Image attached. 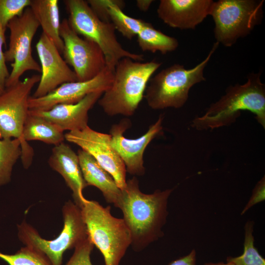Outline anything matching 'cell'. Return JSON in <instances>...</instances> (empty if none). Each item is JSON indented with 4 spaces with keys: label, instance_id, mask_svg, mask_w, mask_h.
<instances>
[{
    "label": "cell",
    "instance_id": "cell-1",
    "mask_svg": "<svg viewBox=\"0 0 265 265\" xmlns=\"http://www.w3.org/2000/svg\"><path fill=\"white\" fill-rule=\"evenodd\" d=\"M137 179L127 181L117 208L131 235V245L141 251L163 236L162 228L168 215L167 203L173 189L156 190L152 194L143 193Z\"/></svg>",
    "mask_w": 265,
    "mask_h": 265
},
{
    "label": "cell",
    "instance_id": "cell-2",
    "mask_svg": "<svg viewBox=\"0 0 265 265\" xmlns=\"http://www.w3.org/2000/svg\"><path fill=\"white\" fill-rule=\"evenodd\" d=\"M242 110L252 112L265 128V85L260 72L249 74L244 84L227 88L225 94L211 104L203 115L192 121L191 126L199 131L228 126L236 121Z\"/></svg>",
    "mask_w": 265,
    "mask_h": 265
},
{
    "label": "cell",
    "instance_id": "cell-3",
    "mask_svg": "<svg viewBox=\"0 0 265 265\" xmlns=\"http://www.w3.org/2000/svg\"><path fill=\"white\" fill-rule=\"evenodd\" d=\"M161 64L155 60L142 62L129 57L120 59L114 68L111 85L98 101L105 113L110 116L132 115L149 80Z\"/></svg>",
    "mask_w": 265,
    "mask_h": 265
},
{
    "label": "cell",
    "instance_id": "cell-4",
    "mask_svg": "<svg viewBox=\"0 0 265 265\" xmlns=\"http://www.w3.org/2000/svg\"><path fill=\"white\" fill-rule=\"evenodd\" d=\"M218 45L215 42L206 57L192 68L174 64L151 78L144 95L149 106L156 110L182 107L188 100L191 88L206 80L204 69Z\"/></svg>",
    "mask_w": 265,
    "mask_h": 265
},
{
    "label": "cell",
    "instance_id": "cell-5",
    "mask_svg": "<svg viewBox=\"0 0 265 265\" xmlns=\"http://www.w3.org/2000/svg\"><path fill=\"white\" fill-rule=\"evenodd\" d=\"M80 208L88 236L102 254L105 265H119L132 242L123 219L113 216L110 206L94 200L84 198Z\"/></svg>",
    "mask_w": 265,
    "mask_h": 265
},
{
    "label": "cell",
    "instance_id": "cell-6",
    "mask_svg": "<svg viewBox=\"0 0 265 265\" xmlns=\"http://www.w3.org/2000/svg\"><path fill=\"white\" fill-rule=\"evenodd\" d=\"M63 2L68 13L67 19L70 27L79 35L93 41L100 48L108 69L114 72L118 61L124 57L143 60L142 54L123 48L117 39L113 25L101 20L86 0H65Z\"/></svg>",
    "mask_w": 265,
    "mask_h": 265
},
{
    "label": "cell",
    "instance_id": "cell-7",
    "mask_svg": "<svg viewBox=\"0 0 265 265\" xmlns=\"http://www.w3.org/2000/svg\"><path fill=\"white\" fill-rule=\"evenodd\" d=\"M63 229L56 238L47 240L37 231L23 221L18 225V237L26 246L43 254L52 265H61L64 252L75 248L88 237L80 208L69 200L62 208Z\"/></svg>",
    "mask_w": 265,
    "mask_h": 265
},
{
    "label": "cell",
    "instance_id": "cell-8",
    "mask_svg": "<svg viewBox=\"0 0 265 265\" xmlns=\"http://www.w3.org/2000/svg\"><path fill=\"white\" fill-rule=\"evenodd\" d=\"M264 0H219L210 11L214 21V35L226 47L245 37L262 22Z\"/></svg>",
    "mask_w": 265,
    "mask_h": 265
},
{
    "label": "cell",
    "instance_id": "cell-9",
    "mask_svg": "<svg viewBox=\"0 0 265 265\" xmlns=\"http://www.w3.org/2000/svg\"><path fill=\"white\" fill-rule=\"evenodd\" d=\"M40 79L39 75L27 77L5 87L0 94V138H15L20 141L21 158L25 168L31 163L33 150L23 138V129L29 110L30 94Z\"/></svg>",
    "mask_w": 265,
    "mask_h": 265
},
{
    "label": "cell",
    "instance_id": "cell-10",
    "mask_svg": "<svg viewBox=\"0 0 265 265\" xmlns=\"http://www.w3.org/2000/svg\"><path fill=\"white\" fill-rule=\"evenodd\" d=\"M39 26L29 7L21 16L15 17L8 24L9 42L8 48L4 52V56L6 62L12 63L11 71L5 82V87L19 82L26 71L41 72L40 65L33 58L31 49L32 39Z\"/></svg>",
    "mask_w": 265,
    "mask_h": 265
},
{
    "label": "cell",
    "instance_id": "cell-11",
    "mask_svg": "<svg viewBox=\"0 0 265 265\" xmlns=\"http://www.w3.org/2000/svg\"><path fill=\"white\" fill-rule=\"evenodd\" d=\"M60 36L63 42V59L73 68L78 81L90 80L106 68L105 56L100 48L76 33L67 19L61 22Z\"/></svg>",
    "mask_w": 265,
    "mask_h": 265
},
{
    "label": "cell",
    "instance_id": "cell-12",
    "mask_svg": "<svg viewBox=\"0 0 265 265\" xmlns=\"http://www.w3.org/2000/svg\"><path fill=\"white\" fill-rule=\"evenodd\" d=\"M67 141L78 145L92 156L113 178L123 190L126 186V169L117 153L112 147L110 134L91 129L69 132L64 135Z\"/></svg>",
    "mask_w": 265,
    "mask_h": 265
},
{
    "label": "cell",
    "instance_id": "cell-13",
    "mask_svg": "<svg viewBox=\"0 0 265 265\" xmlns=\"http://www.w3.org/2000/svg\"><path fill=\"white\" fill-rule=\"evenodd\" d=\"M163 117L161 114L145 134L136 139L128 138L124 135V132L131 125L129 119H123L112 126L109 131L111 145L122 159L127 172L130 174L136 176L144 174V151L151 141L161 132Z\"/></svg>",
    "mask_w": 265,
    "mask_h": 265
},
{
    "label": "cell",
    "instance_id": "cell-14",
    "mask_svg": "<svg viewBox=\"0 0 265 265\" xmlns=\"http://www.w3.org/2000/svg\"><path fill=\"white\" fill-rule=\"evenodd\" d=\"M113 73L106 67L100 74L90 80L66 82L43 97L30 96L29 109L46 111L58 104L77 103L92 93L104 92L112 84Z\"/></svg>",
    "mask_w": 265,
    "mask_h": 265
},
{
    "label": "cell",
    "instance_id": "cell-15",
    "mask_svg": "<svg viewBox=\"0 0 265 265\" xmlns=\"http://www.w3.org/2000/svg\"><path fill=\"white\" fill-rule=\"evenodd\" d=\"M36 49L40 62V79L32 97H43L63 83L76 81L77 76L52 41L41 34Z\"/></svg>",
    "mask_w": 265,
    "mask_h": 265
},
{
    "label": "cell",
    "instance_id": "cell-16",
    "mask_svg": "<svg viewBox=\"0 0 265 265\" xmlns=\"http://www.w3.org/2000/svg\"><path fill=\"white\" fill-rule=\"evenodd\" d=\"M212 0H161L159 18L168 26L181 30L194 29L209 15Z\"/></svg>",
    "mask_w": 265,
    "mask_h": 265
},
{
    "label": "cell",
    "instance_id": "cell-17",
    "mask_svg": "<svg viewBox=\"0 0 265 265\" xmlns=\"http://www.w3.org/2000/svg\"><path fill=\"white\" fill-rule=\"evenodd\" d=\"M103 93H92L77 103L58 104L46 111H29L46 119L63 132L81 130L88 126V111Z\"/></svg>",
    "mask_w": 265,
    "mask_h": 265
},
{
    "label": "cell",
    "instance_id": "cell-18",
    "mask_svg": "<svg viewBox=\"0 0 265 265\" xmlns=\"http://www.w3.org/2000/svg\"><path fill=\"white\" fill-rule=\"evenodd\" d=\"M49 164L62 177L72 191L74 203L80 207L85 198L83 189L87 185L82 176L78 154L68 145L62 142L52 149Z\"/></svg>",
    "mask_w": 265,
    "mask_h": 265
},
{
    "label": "cell",
    "instance_id": "cell-19",
    "mask_svg": "<svg viewBox=\"0 0 265 265\" xmlns=\"http://www.w3.org/2000/svg\"><path fill=\"white\" fill-rule=\"evenodd\" d=\"M78 156L82 176L87 186L98 188L106 201L117 208L122 191L112 176L85 151L79 150Z\"/></svg>",
    "mask_w": 265,
    "mask_h": 265
},
{
    "label": "cell",
    "instance_id": "cell-20",
    "mask_svg": "<svg viewBox=\"0 0 265 265\" xmlns=\"http://www.w3.org/2000/svg\"><path fill=\"white\" fill-rule=\"evenodd\" d=\"M58 3V0H31L29 7L41 26L42 32L62 53L64 45L60 36L61 22Z\"/></svg>",
    "mask_w": 265,
    "mask_h": 265
},
{
    "label": "cell",
    "instance_id": "cell-21",
    "mask_svg": "<svg viewBox=\"0 0 265 265\" xmlns=\"http://www.w3.org/2000/svg\"><path fill=\"white\" fill-rule=\"evenodd\" d=\"M63 132L57 126L29 110L24 124L23 135L26 142L38 140L56 146L65 140Z\"/></svg>",
    "mask_w": 265,
    "mask_h": 265
},
{
    "label": "cell",
    "instance_id": "cell-22",
    "mask_svg": "<svg viewBox=\"0 0 265 265\" xmlns=\"http://www.w3.org/2000/svg\"><path fill=\"white\" fill-rule=\"evenodd\" d=\"M125 6V3L123 0H110L108 13L110 22L113 25L115 29L120 32L124 37L131 40L137 36L138 33L150 23L127 15L123 11Z\"/></svg>",
    "mask_w": 265,
    "mask_h": 265
},
{
    "label": "cell",
    "instance_id": "cell-23",
    "mask_svg": "<svg viewBox=\"0 0 265 265\" xmlns=\"http://www.w3.org/2000/svg\"><path fill=\"white\" fill-rule=\"evenodd\" d=\"M137 41L142 51L159 52L162 54L174 51L179 46L176 38L156 29L151 23L138 33Z\"/></svg>",
    "mask_w": 265,
    "mask_h": 265
},
{
    "label": "cell",
    "instance_id": "cell-24",
    "mask_svg": "<svg viewBox=\"0 0 265 265\" xmlns=\"http://www.w3.org/2000/svg\"><path fill=\"white\" fill-rule=\"evenodd\" d=\"M21 155L18 139L0 138V186L10 181L13 166Z\"/></svg>",
    "mask_w": 265,
    "mask_h": 265
},
{
    "label": "cell",
    "instance_id": "cell-25",
    "mask_svg": "<svg viewBox=\"0 0 265 265\" xmlns=\"http://www.w3.org/2000/svg\"><path fill=\"white\" fill-rule=\"evenodd\" d=\"M253 222H247L245 226L244 250L242 255L237 257H229L227 262L234 265H265V260L258 252L254 245Z\"/></svg>",
    "mask_w": 265,
    "mask_h": 265
},
{
    "label": "cell",
    "instance_id": "cell-26",
    "mask_svg": "<svg viewBox=\"0 0 265 265\" xmlns=\"http://www.w3.org/2000/svg\"><path fill=\"white\" fill-rule=\"evenodd\" d=\"M0 258L9 265H52L43 254L27 246L21 248L14 254L0 252Z\"/></svg>",
    "mask_w": 265,
    "mask_h": 265
},
{
    "label": "cell",
    "instance_id": "cell-27",
    "mask_svg": "<svg viewBox=\"0 0 265 265\" xmlns=\"http://www.w3.org/2000/svg\"><path fill=\"white\" fill-rule=\"evenodd\" d=\"M31 0H0V23L6 31L9 22L29 7Z\"/></svg>",
    "mask_w": 265,
    "mask_h": 265
},
{
    "label": "cell",
    "instance_id": "cell-28",
    "mask_svg": "<svg viewBox=\"0 0 265 265\" xmlns=\"http://www.w3.org/2000/svg\"><path fill=\"white\" fill-rule=\"evenodd\" d=\"M94 246L88 236L74 248L73 254L65 265H93L90 255Z\"/></svg>",
    "mask_w": 265,
    "mask_h": 265
},
{
    "label": "cell",
    "instance_id": "cell-29",
    "mask_svg": "<svg viewBox=\"0 0 265 265\" xmlns=\"http://www.w3.org/2000/svg\"><path fill=\"white\" fill-rule=\"evenodd\" d=\"M88 4L96 15L102 21L110 22L108 13L110 0H87Z\"/></svg>",
    "mask_w": 265,
    "mask_h": 265
},
{
    "label": "cell",
    "instance_id": "cell-30",
    "mask_svg": "<svg viewBox=\"0 0 265 265\" xmlns=\"http://www.w3.org/2000/svg\"><path fill=\"white\" fill-rule=\"evenodd\" d=\"M265 199V179L264 176L256 185L249 201L241 212L244 214L247 210L256 204L264 201Z\"/></svg>",
    "mask_w": 265,
    "mask_h": 265
},
{
    "label": "cell",
    "instance_id": "cell-31",
    "mask_svg": "<svg viewBox=\"0 0 265 265\" xmlns=\"http://www.w3.org/2000/svg\"><path fill=\"white\" fill-rule=\"evenodd\" d=\"M5 30L3 28L0 23V84L4 87L5 82L9 73L5 60L3 46L5 44Z\"/></svg>",
    "mask_w": 265,
    "mask_h": 265
},
{
    "label": "cell",
    "instance_id": "cell-32",
    "mask_svg": "<svg viewBox=\"0 0 265 265\" xmlns=\"http://www.w3.org/2000/svg\"><path fill=\"white\" fill-rule=\"evenodd\" d=\"M196 252L192 250L186 256L175 260L168 265H196Z\"/></svg>",
    "mask_w": 265,
    "mask_h": 265
},
{
    "label": "cell",
    "instance_id": "cell-33",
    "mask_svg": "<svg viewBox=\"0 0 265 265\" xmlns=\"http://www.w3.org/2000/svg\"><path fill=\"white\" fill-rule=\"evenodd\" d=\"M153 1L152 0H137L136 4L139 10L146 12L148 10Z\"/></svg>",
    "mask_w": 265,
    "mask_h": 265
},
{
    "label": "cell",
    "instance_id": "cell-34",
    "mask_svg": "<svg viewBox=\"0 0 265 265\" xmlns=\"http://www.w3.org/2000/svg\"><path fill=\"white\" fill-rule=\"evenodd\" d=\"M205 265H234L231 262H227V263H206Z\"/></svg>",
    "mask_w": 265,
    "mask_h": 265
},
{
    "label": "cell",
    "instance_id": "cell-35",
    "mask_svg": "<svg viewBox=\"0 0 265 265\" xmlns=\"http://www.w3.org/2000/svg\"><path fill=\"white\" fill-rule=\"evenodd\" d=\"M4 88H5V87L2 86L0 84V94L3 92V91L4 89Z\"/></svg>",
    "mask_w": 265,
    "mask_h": 265
}]
</instances>
